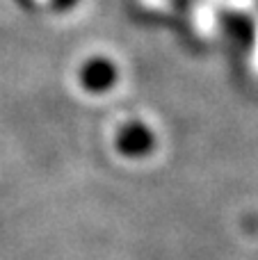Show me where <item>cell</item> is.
<instances>
[{
  "label": "cell",
  "instance_id": "1",
  "mask_svg": "<svg viewBox=\"0 0 258 260\" xmlns=\"http://www.w3.org/2000/svg\"><path fill=\"white\" fill-rule=\"evenodd\" d=\"M117 82V67L105 57L87 59V64L80 69V85L91 94H103L112 89Z\"/></svg>",
  "mask_w": 258,
  "mask_h": 260
},
{
  "label": "cell",
  "instance_id": "2",
  "mask_svg": "<svg viewBox=\"0 0 258 260\" xmlns=\"http://www.w3.org/2000/svg\"><path fill=\"white\" fill-rule=\"evenodd\" d=\"M153 137H151V130L142 123H133V126L123 128L119 135V148L123 153H131V155H140V153L149 151Z\"/></svg>",
  "mask_w": 258,
  "mask_h": 260
}]
</instances>
